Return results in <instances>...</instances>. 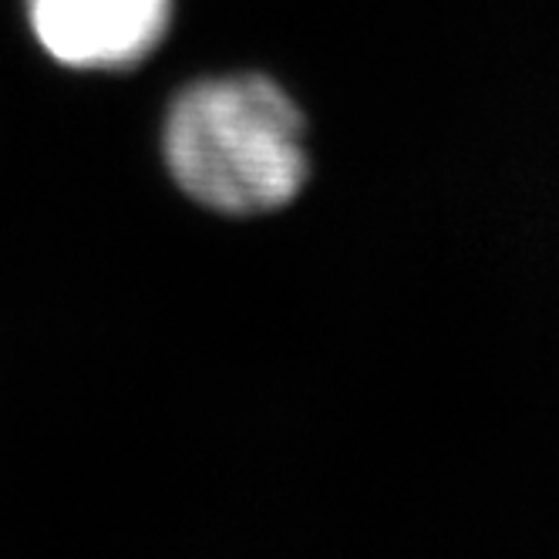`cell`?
Wrapping results in <instances>:
<instances>
[{
	"instance_id": "1",
	"label": "cell",
	"mask_w": 559,
	"mask_h": 559,
	"mask_svg": "<svg viewBox=\"0 0 559 559\" xmlns=\"http://www.w3.org/2000/svg\"><path fill=\"white\" fill-rule=\"evenodd\" d=\"M166 163L182 192L216 213L280 210L307 182L304 115L270 78H210L173 102Z\"/></svg>"
},
{
	"instance_id": "2",
	"label": "cell",
	"mask_w": 559,
	"mask_h": 559,
	"mask_svg": "<svg viewBox=\"0 0 559 559\" xmlns=\"http://www.w3.org/2000/svg\"><path fill=\"white\" fill-rule=\"evenodd\" d=\"M41 48L68 68H132L169 27L173 0H27Z\"/></svg>"
}]
</instances>
